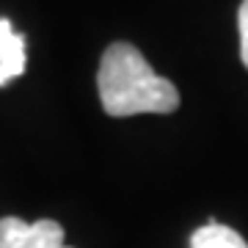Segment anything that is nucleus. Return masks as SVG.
I'll return each instance as SVG.
<instances>
[{"label":"nucleus","instance_id":"1","mask_svg":"<svg viewBox=\"0 0 248 248\" xmlns=\"http://www.w3.org/2000/svg\"><path fill=\"white\" fill-rule=\"evenodd\" d=\"M97 89L105 113L113 119L138 113H174L179 108L177 86L160 78L138 53V47L127 42H113L102 53Z\"/></svg>","mask_w":248,"mask_h":248},{"label":"nucleus","instance_id":"4","mask_svg":"<svg viewBox=\"0 0 248 248\" xmlns=\"http://www.w3.org/2000/svg\"><path fill=\"white\" fill-rule=\"evenodd\" d=\"M190 248H248V243L229 226L207 223L190 237Z\"/></svg>","mask_w":248,"mask_h":248},{"label":"nucleus","instance_id":"3","mask_svg":"<svg viewBox=\"0 0 248 248\" xmlns=\"http://www.w3.org/2000/svg\"><path fill=\"white\" fill-rule=\"evenodd\" d=\"M25 36L14 31L9 19H0V86L25 72Z\"/></svg>","mask_w":248,"mask_h":248},{"label":"nucleus","instance_id":"2","mask_svg":"<svg viewBox=\"0 0 248 248\" xmlns=\"http://www.w3.org/2000/svg\"><path fill=\"white\" fill-rule=\"evenodd\" d=\"M63 246V229L61 223L36 221L28 223L22 218H0V248H61Z\"/></svg>","mask_w":248,"mask_h":248},{"label":"nucleus","instance_id":"5","mask_svg":"<svg viewBox=\"0 0 248 248\" xmlns=\"http://www.w3.org/2000/svg\"><path fill=\"white\" fill-rule=\"evenodd\" d=\"M237 28H240V58L248 69V0H243V6H240Z\"/></svg>","mask_w":248,"mask_h":248},{"label":"nucleus","instance_id":"6","mask_svg":"<svg viewBox=\"0 0 248 248\" xmlns=\"http://www.w3.org/2000/svg\"><path fill=\"white\" fill-rule=\"evenodd\" d=\"M61 248H69V246H61Z\"/></svg>","mask_w":248,"mask_h":248}]
</instances>
